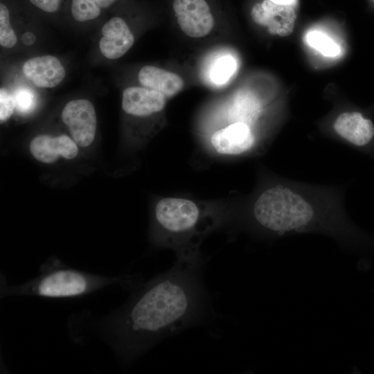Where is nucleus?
<instances>
[{
	"instance_id": "nucleus-17",
	"label": "nucleus",
	"mask_w": 374,
	"mask_h": 374,
	"mask_svg": "<svg viewBox=\"0 0 374 374\" xmlns=\"http://www.w3.org/2000/svg\"><path fill=\"white\" fill-rule=\"evenodd\" d=\"M305 39L306 43L323 56L335 57L341 53L339 45L328 35L319 30L309 31Z\"/></svg>"
},
{
	"instance_id": "nucleus-3",
	"label": "nucleus",
	"mask_w": 374,
	"mask_h": 374,
	"mask_svg": "<svg viewBox=\"0 0 374 374\" xmlns=\"http://www.w3.org/2000/svg\"><path fill=\"white\" fill-rule=\"evenodd\" d=\"M257 223L277 234L300 231L316 221L312 206L301 195L283 186L265 190L253 208Z\"/></svg>"
},
{
	"instance_id": "nucleus-11",
	"label": "nucleus",
	"mask_w": 374,
	"mask_h": 374,
	"mask_svg": "<svg viewBox=\"0 0 374 374\" xmlns=\"http://www.w3.org/2000/svg\"><path fill=\"white\" fill-rule=\"evenodd\" d=\"M30 150L37 160L45 163H53L59 157L71 159L78 152L77 143L65 134L55 137L46 134L37 136L30 142Z\"/></svg>"
},
{
	"instance_id": "nucleus-12",
	"label": "nucleus",
	"mask_w": 374,
	"mask_h": 374,
	"mask_svg": "<svg viewBox=\"0 0 374 374\" xmlns=\"http://www.w3.org/2000/svg\"><path fill=\"white\" fill-rule=\"evenodd\" d=\"M166 102V96L159 91L145 87H130L123 92L122 108L128 114L144 117L161 111Z\"/></svg>"
},
{
	"instance_id": "nucleus-6",
	"label": "nucleus",
	"mask_w": 374,
	"mask_h": 374,
	"mask_svg": "<svg viewBox=\"0 0 374 374\" xmlns=\"http://www.w3.org/2000/svg\"><path fill=\"white\" fill-rule=\"evenodd\" d=\"M173 10L181 30L191 37H202L213 28L214 18L206 0H174Z\"/></svg>"
},
{
	"instance_id": "nucleus-5",
	"label": "nucleus",
	"mask_w": 374,
	"mask_h": 374,
	"mask_svg": "<svg viewBox=\"0 0 374 374\" xmlns=\"http://www.w3.org/2000/svg\"><path fill=\"white\" fill-rule=\"evenodd\" d=\"M61 116L77 145L87 147L91 144L96 136L97 118L95 108L89 100L75 99L68 102Z\"/></svg>"
},
{
	"instance_id": "nucleus-21",
	"label": "nucleus",
	"mask_w": 374,
	"mask_h": 374,
	"mask_svg": "<svg viewBox=\"0 0 374 374\" xmlns=\"http://www.w3.org/2000/svg\"><path fill=\"white\" fill-rule=\"evenodd\" d=\"M15 109V101L12 95L6 89H0V121L6 122L13 114Z\"/></svg>"
},
{
	"instance_id": "nucleus-13",
	"label": "nucleus",
	"mask_w": 374,
	"mask_h": 374,
	"mask_svg": "<svg viewBox=\"0 0 374 374\" xmlns=\"http://www.w3.org/2000/svg\"><path fill=\"white\" fill-rule=\"evenodd\" d=\"M334 129L340 136L357 146L368 144L374 136L372 121L357 112L341 114L334 123Z\"/></svg>"
},
{
	"instance_id": "nucleus-16",
	"label": "nucleus",
	"mask_w": 374,
	"mask_h": 374,
	"mask_svg": "<svg viewBox=\"0 0 374 374\" xmlns=\"http://www.w3.org/2000/svg\"><path fill=\"white\" fill-rule=\"evenodd\" d=\"M236 69V60L230 55H224L213 60L208 71V78L215 84H223L230 80Z\"/></svg>"
},
{
	"instance_id": "nucleus-25",
	"label": "nucleus",
	"mask_w": 374,
	"mask_h": 374,
	"mask_svg": "<svg viewBox=\"0 0 374 374\" xmlns=\"http://www.w3.org/2000/svg\"><path fill=\"white\" fill-rule=\"evenodd\" d=\"M34 40L35 36L30 33H26L23 36V42L26 43V44H30L33 43Z\"/></svg>"
},
{
	"instance_id": "nucleus-8",
	"label": "nucleus",
	"mask_w": 374,
	"mask_h": 374,
	"mask_svg": "<svg viewBox=\"0 0 374 374\" xmlns=\"http://www.w3.org/2000/svg\"><path fill=\"white\" fill-rule=\"evenodd\" d=\"M103 37L99 41L101 53L109 60L122 57L134 43V37L123 19L114 17L102 28Z\"/></svg>"
},
{
	"instance_id": "nucleus-26",
	"label": "nucleus",
	"mask_w": 374,
	"mask_h": 374,
	"mask_svg": "<svg viewBox=\"0 0 374 374\" xmlns=\"http://www.w3.org/2000/svg\"><path fill=\"white\" fill-rule=\"evenodd\" d=\"M374 1V0H373Z\"/></svg>"
},
{
	"instance_id": "nucleus-23",
	"label": "nucleus",
	"mask_w": 374,
	"mask_h": 374,
	"mask_svg": "<svg viewBox=\"0 0 374 374\" xmlns=\"http://www.w3.org/2000/svg\"><path fill=\"white\" fill-rule=\"evenodd\" d=\"M270 1L285 6H292L296 7L298 4V0H269Z\"/></svg>"
},
{
	"instance_id": "nucleus-20",
	"label": "nucleus",
	"mask_w": 374,
	"mask_h": 374,
	"mask_svg": "<svg viewBox=\"0 0 374 374\" xmlns=\"http://www.w3.org/2000/svg\"><path fill=\"white\" fill-rule=\"evenodd\" d=\"M15 109L21 114L31 112L36 106V95L28 87H20L13 94Z\"/></svg>"
},
{
	"instance_id": "nucleus-7",
	"label": "nucleus",
	"mask_w": 374,
	"mask_h": 374,
	"mask_svg": "<svg viewBox=\"0 0 374 374\" xmlns=\"http://www.w3.org/2000/svg\"><path fill=\"white\" fill-rule=\"evenodd\" d=\"M251 16L256 24L266 27L270 34L280 37L288 36L293 32L296 19L295 7L269 0L256 3L251 8Z\"/></svg>"
},
{
	"instance_id": "nucleus-14",
	"label": "nucleus",
	"mask_w": 374,
	"mask_h": 374,
	"mask_svg": "<svg viewBox=\"0 0 374 374\" xmlns=\"http://www.w3.org/2000/svg\"><path fill=\"white\" fill-rule=\"evenodd\" d=\"M138 80L145 87L159 91L166 97L175 96L184 87V80L179 75L151 65L140 69Z\"/></svg>"
},
{
	"instance_id": "nucleus-19",
	"label": "nucleus",
	"mask_w": 374,
	"mask_h": 374,
	"mask_svg": "<svg viewBox=\"0 0 374 374\" xmlns=\"http://www.w3.org/2000/svg\"><path fill=\"white\" fill-rule=\"evenodd\" d=\"M17 42V35L12 28L8 8L0 3V44L5 48L14 47Z\"/></svg>"
},
{
	"instance_id": "nucleus-24",
	"label": "nucleus",
	"mask_w": 374,
	"mask_h": 374,
	"mask_svg": "<svg viewBox=\"0 0 374 374\" xmlns=\"http://www.w3.org/2000/svg\"><path fill=\"white\" fill-rule=\"evenodd\" d=\"M98 6L102 9H107L111 7L117 0H96Z\"/></svg>"
},
{
	"instance_id": "nucleus-9",
	"label": "nucleus",
	"mask_w": 374,
	"mask_h": 374,
	"mask_svg": "<svg viewBox=\"0 0 374 374\" xmlns=\"http://www.w3.org/2000/svg\"><path fill=\"white\" fill-rule=\"evenodd\" d=\"M23 73L26 78L40 88L56 87L64 80L66 74L59 59L50 55L26 60L23 65Z\"/></svg>"
},
{
	"instance_id": "nucleus-10",
	"label": "nucleus",
	"mask_w": 374,
	"mask_h": 374,
	"mask_svg": "<svg viewBox=\"0 0 374 374\" xmlns=\"http://www.w3.org/2000/svg\"><path fill=\"white\" fill-rule=\"evenodd\" d=\"M211 141L217 152L235 155L250 149L253 145L254 136L248 124L234 122L216 131L212 135Z\"/></svg>"
},
{
	"instance_id": "nucleus-4",
	"label": "nucleus",
	"mask_w": 374,
	"mask_h": 374,
	"mask_svg": "<svg viewBox=\"0 0 374 374\" xmlns=\"http://www.w3.org/2000/svg\"><path fill=\"white\" fill-rule=\"evenodd\" d=\"M155 219L163 233L181 243V235L195 232L199 220V211L192 201L183 198L161 199L155 207Z\"/></svg>"
},
{
	"instance_id": "nucleus-2",
	"label": "nucleus",
	"mask_w": 374,
	"mask_h": 374,
	"mask_svg": "<svg viewBox=\"0 0 374 374\" xmlns=\"http://www.w3.org/2000/svg\"><path fill=\"white\" fill-rule=\"evenodd\" d=\"M139 278L123 275L107 276L58 265L43 270L27 282L8 285L1 284V298L10 296H37L46 298H73L88 294L112 285L138 286Z\"/></svg>"
},
{
	"instance_id": "nucleus-18",
	"label": "nucleus",
	"mask_w": 374,
	"mask_h": 374,
	"mask_svg": "<svg viewBox=\"0 0 374 374\" xmlns=\"http://www.w3.org/2000/svg\"><path fill=\"white\" fill-rule=\"evenodd\" d=\"M102 8L96 0H71V12L73 18L79 22H84L97 18Z\"/></svg>"
},
{
	"instance_id": "nucleus-1",
	"label": "nucleus",
	"mask_w": 374,
	"mask_h": 374,
	"mask_svg": "<svg viewBox=\"0 0 374 374\" xmlns=\"http://www.w3.org/2000/svg\"><path fill=\"white\" fill-rule=\"evenodd\" d=\"M201 265L179 260L167 272L140 285L125 305L99 321L103 339L123 360L132 361L198 319L205 304Z\"/></svg>"
},
{
	"instance_id": "nucleus-15",
	"label": "nucleus",
	"mask_w": 374,
	"mask_h": 374,
	"mask_svg": "<svg viewBox=\"0 0 374 374\" xmlns=\"http://www.w3.org/2000/svg\"><path fill=\"white\" fill-rule=\"evenodd\" d=\"M230 108L231 118L235 122H242L249 125L258 118L261 107L253 93L249 91H241L234 96Z\"/></svg>"
},
{
	"instance_id": "nucleus-22",
	"label": "nucleus",
	"mask_w": 374,
	"mask_h": 374,
	"mask_svg": "<svg viewBox=\"0 0 374 374\" xmlns=\"http://www.w3.org/2000/svg\"><path fill=\"white\" fill-rule=\"evenodd\" d=\"M30 3L40 10L47 13L57 12L62 5V0H28Z\"/></svg>"
}]
</instances>
